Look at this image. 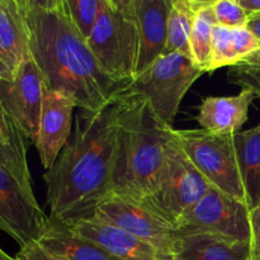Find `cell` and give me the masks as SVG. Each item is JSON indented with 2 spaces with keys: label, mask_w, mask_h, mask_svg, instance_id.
<instances>
[{
  "label": "cell",
  "mask_w": 260,
  "mask_h": 260,
  "mask_svg": "<svg viewBox=\"0 0 260 260\" xmlns=\"http://www.w3.org/2000/svg\"><path fill=\"white\" fill-rule=\"evenodd\" d=\"M128 91L98 111L76 113L68 144L43 174L53 220L71 225L91 218L113 193L117 140Z\"/></svg>",
  "instance_id": "obj_1"
},
{
  "label": "cell",
  "mask_w": 260,
  "mask_h": 260,
  "mask_svg": "<svg viewBox=\"0 0 260 260\" xmlns=\"http://www.w3.org/2000/svg\"><path fill=\"white\" fill-rule=\"evenodd\" d=\"M29 55L46 89L68 94L76 108L98 111L129 90L102 69L71 19L66 0H20Z\"/></svg>",
  "instance_id": "obj_2"
},
{
  "label": "cell",
  "mask_w": 260,
  "mask_h": 260,
  "mask_svg": "<svg viewBox=\"0 0 260 260\" xmlns=\"http://www.w3.org/2000/svg\"><path fill=\"white\" fill-rule=\"evenodd\" d=\"M173 131L144 98L128 91L119 123L112 194L142 202L151 193Z\"/></svg>",
  "instance_id": "obj_3"
},
{
  "label": "cell",
  "mask_w": 260,
  "mask_h": 260,
  "mask_svg": "<svg viewBox=\"0 0 260 260\" xmlns=\"http://www.w3.org/2000/svg\"><path fill=\"white\" fill-rule=\"evenodd\" d=\"M88 45L109 76L131 84L136 76L139 56L135 0H104Z\"/></svg>",
  "instance_id": "obj_4"
},
{
  "label": "cell",
  "mask_w": 260,
  "mask_h": 260,
  "mask_svg": "<svg viewBox=\"0 0 260 260\" xmlns=\"http://www.w3.org/2000/svg\"><path fill=\"white\" fill-rule=\"evenodd\" d=\"M211 188L210 183L192 164L175 137L167 146L164 164L151 193L142 205L175 228L177 221Z\"/></svg>",
  "instance_id": "obj_5"
},
{
  "label": "cell",
  "mask_w": 260,
  "mask_h": 260,
  "mask_svg": "<svg viewBox=\"0 0 260 260\" xmlns=\"http://www.w3.org/2000/svg\"><path fill=\"white\" fill-rule=\"evenodd\" d=\"M203 74L188 56L164 53L132 80L129 91L144 98L157 118L173 127L185 94Z\"/></svg>",
  "instance_id": "obj_6"
},
{
  "label": "cell",
  "mask_w": 260,
  "mask_h": 260,
  "mask_svg": "<svg viewBox=\"0 0 260 260\" xmlns=\"http://www.w3.org/2000/svg\"><path fill=\"white\" fill-rule=\"evenodd\" d=\"M174 135L188 159L211 187L246 203L234 135L222 136L202 128L174 129Z\"/></svg>",
  "instance_id": "obj_7"
},
{
  "label": "cell",
  "mask_w": 260,
  "mask_h": 260,
  "mask_svg": "<svg viewBox=\"0 0 260 260\" xmlns=\"http://www.w3.org/2000/svg\"><path fill=\"white\" fill-rule=\"evenodd\" d=\"M250 210L245 202L211 187L177 221L175 231L178 236L211 234L251 241Z\"/></svg>",
  "instance_id": "obj_8"
},
{
  "label": "cell",
  "mask_w": 260,
  "mask_h": 260,
  "mask_svg": "<svg viewBox=\"0 0 260 260\" xmlns=\"http://www.w3.org/2000/svg\"><path fill=\"white\" fill-rule=\"evenodd\" d=\"M113 225L173 259L177 231L175 228L142 203L111 194L96 207L93 217Z\"/></svg>",
  "instance_id": "obj_9"
},
{
  "label": "cell",
  "mask_w": 260,
  "mask_h": 260,
  "mask_svg": "<svg viewBox=\"0 0 260 260\" xmlns=\"http://www.w3.org/2000/svg\"><path fill=\"white\" fill-rule=\"evenodd\" d=\"M45 90V78L30 56L20 63L13 79H0V101L5 111L33 144L37 140Z\"/></svg>",
  "instance_id": "obj_10"
},
{
  "label": "cell",
  "mask_w": 260,
  "mask_h": 260,
  "mask_svg": "<svg viewBox=\"0 0 260 260\" xmlns=\"http://www.w3.org/2000/svg\"><path fill=\"white\" fill-rule=\"evenodd\" d=\"M48 222L35 193L0 168V230L20 246L37 241Z\"/></svg>",
  "instance_id": "obj_11"
},
{
  "label": "cell",
  "mask_w": 260,
  "mask_h": 260,
  "mask_svg": "<svg viewBox=\"0 0 260 260\" xmlns=\"http://www.w3.org/2000/svg\"><path fill=\"white\" fill-rule=\"evenodd\" d=\"M75 108V102L68 94L48 89L45 90L35 146L46 170L55 164L73 134L71 126Z\"/></svg>",
  "instance_id": "obj_12"
},
{
  "label": "cell",
  "mask_w": 260,
  "mask_h": 260,
  "mask_svg": "<svg viewBox=\"0 0 260 260\" xmlns=\"http://www.w3.org/2000/svg\"><path fill=\"white\" fill-rule=\"evenodd\" d=\"M68 226L119 260H173L136 236L95 218L76 221Z\"/></svg>",
  "instance_id": "obj_13"
},
{
  "label": "cell",
  "mask_w": 260,
  "mask_h": 260,
  "mask_svg": "<svg viewBox=\"0 0 260 260\" xmlns=\"http://www.w3.org/2000/svg\"><path fill=\"white\" fill-rule=\"evenodd\" d=\"M170 7L172 0H135L139 32L136 76L164 53Z\"/></svg>",
  "instance_id": "obj_14"
},
{
  "label": "cell",
  "mask_w": 260,
  "mask_h": 260,
  "mask_svg": "<svg viewBox=\"0 0 260 260\" xmlns=\"http://www.w3.org/2000/svg\"><path fill=\"white\" fill-rule=\"evenodd\" d=\"M255 98L249 89H241L240 93L231 96H207L198 107L196 119L201 128L211 134L236 135L248 121L249 108Z\"/></svg>",
  "instance_id": "obj_15"
},
{
  "label": "cell",
  "mask_w": 260,
  "mask_h": 260,
  "mask_svg": "<svg viewBox=\"0 0 260 260\" xmlns=\"http://www.w3.org/2000/svg\"><path fill=\"white\" fill-rule=\"evenodd\" d=\"M251 243L211 234L178 236L173 260H251Z\"/></svg>",
  "instance_id": "obj_16"
},
{
  "label": "cell",
  "mask_w": 260,
  "mask_h": 260,
  "mask_svg": "<svg viewBox=\"0 0 260 260\" xmlns=\"http://www.w3.org/2000/svg\"><path fill=\"white\" fill-rule=\"evenodd\" d=\"M37 243L58 260H119L50 216Z\"/></svg>",
  "instance_id": "obj_17"
},
{
  "label": "cell",
  "mask_w": 260,
  "mask_h": 260,
  "mask_svg": "<svg viewBox=\"0 0 260 260\" xmlns=\"http://www.w3.org/2000/svg\"><path fill=\"white\" fill-rule=\"evenodd\" d=\"M29 56L20 0H0V63L14 75Z\"/></svg>",
  "instance_id": "obj_18"
},
{
  "label": "cell",
  "mask_w": 260,
  "mask_h": 260,
  "mask_svg": "<svg viewBox=\"0 0 260 260\" xmlns=\"http://www.w3.org/2000/svg\"><path fill=\"white\" fill-rule=\"evenodd\" d=\"M234 141L246 203L253 208L260 203V124L234 135Z\"/></svg>",
  "instance_id": "obj_19"
},
{
  "label": "cell",
  "mask_w": 260,
  "mask_h": 260,
  "mask_svg": "<svg viewBox=\"0 0 260 260\" xmlns=\"http://www.w3.org/2000/svg\"><path fill=\"white\" fill-rule=\"evenodd\" d=\"M213 0H194V20L189 37L190 60L196 66L208 73L212 48L213 28L217 24L212 9Z\"/></svg>",
  "instance_id": "obj_20"
},
{
  "label": "cell",
  "mask_w": 260,
  "mask_h": 260,
  "mask_svg": "<svg viewBox=\"0 0 260 260\" xmlns=\"http://www.w3.org/2000/svg\"><path fill=\"white\" fill-rule=\"evenodd\" d=\"M194 13V0H172L168 17V38L164 53L179 52L190 58L189 37Z\"/></svg>",
  "instance_id": "obj_21"
},
{
  "label": "cell",
  "mask_w": 260,
  "mask_h": 260,
  "mask_svg": "<svg viewBox=\"0 0 260 260\" xmlns=\"http://www.w3.org/2000/svg\"><path fill=\"white\" fill-rule=\"evenodd\" d=\"M239 63L234 46L233 28L216 24L212 33V48H211V60L208 73H213L223 66H235Z\"/></svg>",
  "instance_id": "obj_22"
},
{
  "label": "cell",
  "mask_w": 260,
  "mask_h": 260,
  "mask_svg": "<svg viewBox=\"0 0 260 260\" xmlns=\"http://www.w3.org/2000/svg\"><path fill=\"white\" fill-rule=\"evenodd\" d=\"M71 19L86 41L90 38L101 17L104 0H66Z\"/></svg>",
  "instance_id": "obj_23"
},
{
  "label": "cell",
  "mask_w": 260,
  "mask_h": 260,
  "mask_svg": "<svg viewBox=\"0 0 260 260\" xmlns=\"http://www.w3.org/2000/svg\"><path fill=\"white\" fill-rule=\"evenodd\" d=\"M0 168L12 174L25 189L33 192L27 155L20 154L13 147L5 146L0 142Z\"/></svg>",
  "instance_id": "obj_24"
},
{
  "label": "cell",
  "mask_w": 260,
  "mask_h": 260,
  "mask_svg": "<svg viewBox=\"0 0 260 260\" xmlns=\"http://www.w3.org/2000/svg\"><path fill=\"white\" fill-rule=\"evenodd\" d=\"M212 9L218 25L240 28L248 24L249 15L240 7L238 0H213Z\"/></svg>",
  "instance_id": "obj_25"
},
{
  "label": "cell",
  "mask_w": 260,
  "mask_h": 260,
  "mask_svg": "<svg viewBox=\"0 0 260 260\" xmlns=\"http://www.w3.org/2000/svg\"><path fill=\"white\" fill-rule=\"evenodd\" d=\"M27 141L0 101V142L5 146L13 147L20 154L27 155Z\"/></svg>",
  "instance_id": "obj_26"
},
{
  "label": "cell",
  "mask_w": 260,
  "mask_h": 260,
  "mask_svg": "<svg viewBox=\"0 0 260 260\" xmlns=\"http://www.w3.org/2000/svg\"><path fill=\"white\" fill-rule=\"evenodd\" d=\"M229 83L240 86L241 89H249L256 96H260V68L248 65L231 66L228 71Z\"/></svg>",
  "instance_id": "obj_27"
},
{
  "label": "cell",
  "mask_w": 260,
  "mask_h": 260,
  "mask_svg": "<svg viewBox=\"0 0 260 260\" xmlns=\"http://www.w3.org/2000/svg\"><path fill=\"white\" fill-rule=\"evenodd\" d=\"M233 37L239 63L260 48L259 40L248 27L233 28Z\"/></svg>",
  "instance_id": "obj_28"
},
{
  "label": "cell",
  "mask_w": 260,
  "mask_h": 260,
  "mask_svg": "<svg viewBox=\"0 0 260 260\" xmlns=\"http://www.w3.org/2000/svg\"><path fill=\"white\" fill-rule=\"evenodd\" d=\"M15 260H58L45 250L37 241H29L20 246Z\"/></svg>",
  "instance_id": "obj_29"
},
{
  "label": "cell",
  "mask_w": 260,
  "mask_h": 260,
  "mask_svg": "<svg viewBox=\"0 0 260 260\" xmlns=\"http://www.w3.org/2000/svg\"><path fill=\"white\" fill-rule=\"evenodd\" d=\"M251 259H260V203L250 210Z\"/></svg>",
  "instance_id": "obj_30"
},
{
  "label": "cell",
  "mask_w": 260,
  "mask_h": 260,
  "mask_svg": "<svg viewBox=\"0 0 260 260\" xmlns=\"http://www.w3.org/2000/svg\"><path fill=\"white\" fill-rule=\"evenodd\" d=\"M238 2L249 17L260 13V0H238Z\"/></svg>",
  "instance_id": "obj_31"
},
{
  "label": "cell",
  "mask_w": 260,
  "mask_h": 260,
  "mask_svg": "<svg viewBox=\"0 0 260 260\" xmlns=\"http://www.w3.org/2000/svg\"><path fill=\"white\" fill-rule=\"evenodd\" d=\"M246 27H248L249 29L254 33V35H255V37L258 38L259 42H260V13H258V14L250 15V17H249Z\"/></svg>",
  "instance_id": "obj_32"
},
{
  "label": "cell",
  "mask_w": 260,
  "mask_h": 260,
  "mask_svg": "<svg viewBox=\"0 0 260 260\" xmlns=\"http://www.w3.org/2000/svg\"><path fill=\"white\" fill-rule=\"evenodd\" d=\"M241 65H248V66H255V68H260V48L258 51L253 53V55L248 56L241 61ZM239 65V63H238Z\"/></svg>",
  "instance_id": "obj_33"
},
{
  "label": "cell",
  "mask_w": 260,
  "mask_h": 260,
  "mask_svg": "<svg viewBox=\"0 0 260 260\" xmlns=\"http://www.w3.org/2000/svg\"><path fill=\"white\" fill-rule=\"evenodd\" d=\"M0 260H15V258H12V256L8 255L2 248H0Z\"/></svg>",
  "instance_id": "obj_34"
},
{
  "label": "cell",
  "mask_w": 260,
  "mask_h": 260,
  "mask_svg": "<svg viewBox=\"0 0 260 260\" xmlns=\"http://www.w3.org/2000/svg\"><path fill=\"white\" fill-rule=\"evenodd\" d=\"M251 260H260V259H251Z\"/></svg>",
  "instance_id": "obj_35"
}]
</instances>
